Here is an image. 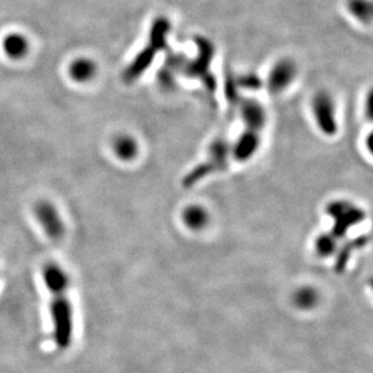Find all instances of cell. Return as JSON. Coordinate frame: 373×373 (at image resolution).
<instances>
[{
  "instance_id": "8992f818",
  "label": "cell",
  "mask_w": 373,
  "mask_h": 373,
  "mask_svg": "<svg viewBox=\"0 0 373 373\" xmlns=\"http://www.w3.org/2000/svg\"><path fill=\"white\" fill-rule=\"evenodd\" d=\"M197 44L199 46V58L190 63L183 62L181 70H183V73L185 74L194 77V78H199L202 83L207 85L209 90L214 91L215 80L209 72V66H210L211 60L214 56V48L209 43V40L202 39V38L197 39Z\"/></svg>"
},
{
  "instance_id": "d6986e66",
  "label": "cell",
  "mask_w": 373,
  "mask_h": 373,
  "mask_svg": "<svg viewBox=\"0 0 373 373\" xmlns=\"http://www.w3.org/2000/svg\"><path fill=\"white\" fill-rule=\"evenodd\" d=\"M237 83L240 84L242 88L251 89V90H256L262 86V81L256 74H247L242 77L240 79L237 80Z\"/></svg>"
},
{
  "instance_id": "52a82bcc",
  "label": "cell",
  "mask_w": 373,
  "mask_h": 373,
  "mask_svg": "<svg viewBox=\"0 0 373 373\" xmlns=\"http://www.w3.org/2000/svg\"><path fill=\"white\" fill-rule=\"evenodd\" d=\"M299 75V66L290 58H280L274 63L267 77V89L272 95L284 93Z\"/></svg>"
},
{
  "instance_id": "9c48e42d",
  "label": "cell",
  "mask_w": 373,
  "mask_h": 373,
  "mask_svg": "<svg viewBox=\"0 0 373 373\" xmlns=\"http://www.w3.org/2000/svg\"><path fill=\"white\" fill-rule=\"evenodd\" d=\"M237 105L240 108L242 122L246 130L261 132L267 123V113L259 101L255 98H239Z\"/></svg>"
},
{
  "instance_id": "7c38bea8",
  "label": "cell",
  "mask_w": 373,
  "mask_h": 373,
  "mask_svg": "<svg viewBox=\"0 0 373 373\" xmlns=\"http://www.w3.org/2000/svg\"><path fill=\"white\" fill-rule=\"evenodd\" d=\"M1 46L5 55L11 60H22L30 53V41L25 35L16 32L5 35Z\"/></svg>"
},
{
  "instance_id": "ba28073f",
  "label": "cell",
  "mask_w": 373,
  "mask_h": 373,
  "mask_svg": "<svg viewBox=\"0 0 373 373\" xmlns=\"http://www.w3.org/2000/svg\"><path fill=\"white\" fill-rule=\"evenodd\" d=\"M34 214L41 228L44 229L45 233L48 234L50 239H61L62 235L65 234V223L58 214V209L53 207L51 202L46 200L37 202Z\"/></svg>"
},
{
  "instance_id": "7a4b0ae2",
  "label": "cell",
  "mask_w": 373,
  "mask_h": 373,
  "mask_svg": "<svg viewBox=\"0 0 373 373\" xmlns=\"http://www.w3.org/2000/svg\"><path fill=\"white\" fill-rule=\"evenodd\" d=\"M326 214L332 220L331 233L342 242L348 232L356 225L362 223L366 218V212L359 205L346 199L332 200L326 207Z\"/></svg>"
},
{
  "instance_id": "8fae6325",
  "label": "cell",
  "mask_w": 373,
  "mask_h": 373,
  "mask_svg": "<svg viewBox=\"0 0 373 373\" xmlns=\"http://www.w3.org/2000/svg\"><path fill=\"white\" fill-rule=\"evenodd\" d=\"M321 303L320 291L313 285H302L292 294V306L299 312H313Z\"/></svg>"
},
{
  "instance_id": "ac0fdd59",
  "label": "cell",
  "mask_w": 373,
  "mask_h": 373,
  "mask_svg": "<svg viewBox=\"0 0 373 373\" xmlns=\"http://www.w3.org/2000/svg\"><path fill=\"white\" fill-rule=\"evenodd\" d=\"M113 147H114L115 153L122 160H131L136 157L137 150H138L136 140L126 135L119 136L114 140Z\"/></svg>"
},
{
  "instance_id": "44dd1931",
  "label": "cell",
  "mask_w": 373,
  "mask_h": 373,
  "mask_svg": "<svg viewBox=\"0 0 373 373\" xmlns=\"http://www.w3.org/2000/svg\"><path fill=\"white\" fill-rule=\"evenodd\" d=\"M365 148L369 152V155L373 157V130L369 132L365 138Z\"/></svg>"
},
{
  "instance_id": "9a60e30c",
  "label": "cell",
  "mask_w": 373,
  "mask_h": 373,
  "mask_svg": "<svg viewBox=\"0 0 373 373\" xmlns=\"http://www.w3.org/2000/svg\"><path fill=\"white\" fill-rule=\"evenodd\" d=\"M339 240L334 237L331 232L321 233L316 237L314 242V249H315L316 255L321 259H329L336 254L339 249Z\"/></svg>"
},
{
  "instance_id": "4fadbf2b",
  "label": "cell",
  "mask_w": 373,
  "mask_h": 373,
  "mask_svg": "<svg viewBox=\"0 0 373 373\" xmlns=\"http://www.w3.org/2000/svg\"><path fill=\"white\" fill-rule=\"evenodd\" d=\"M369 242V237H356V239H351L347 242H343L342 245L339 246V249L336 251V261H334V268L339 273H342L344 269L347 268L348 262L351 259L353 254L355 251L360 250L361 247L366 246Z\"/></svg>"
},
{
  "instance_id": "2e32d148",
  "label": "cell",
  "mask_w": 373,
  "mask_h": 373,
  "mask_svg": "<svg viewBox=\"0 0 373 373\" xmlns=\"http://www.w3.org/2000/svg\"><path fill=\"white\" fill-rule=\"evenodd\" d=\"M70 74L75 81L85 83L96 74V66L91 60L78 58L70 65Z\"/></svg>"
},
{
  "instance_id": "277c9868",
  "label": "cell",
  "mask_w": 373,
  "mask_h": 373,
  "mask_svg": "<svg viewBox=\"0 0 373 373\" xmlns=\"http://www.w3.org/2000/svg\"><path fill=\"white\" fill-rule=\"evenodd\" d=\"M312 113L316 126L324 136L332 137L339 131L337 110L329 91H319L313 96Z\"/></svg>"
},
{
  "instance_id": "3957f363",
  "label": "cell",
  "mask_w": 373,
  "mask_h": 373,
  "mask_svg": "<svg viewBox=\"0 0 373 373\" xmlns=\"http://www.w3.org/2000/svg\"><path fill=\"white\" fill-rule=\"evenodd\" d=\"M170 30V25L166 18H160L154 21L152 31H150V40L148 48H143L142 53L135 58V61L125 70L124 79L128 83H131L133 80L143 74L145 68L150 66L153 62L154 56L157 55L160 48H163L166 43V35Z\"/></svg>"
},
{
  "instance_id": "30bf717a",
  "label": "cell",
  "mask_w": 373,
  "mask_h": 373,
  "mask_svg": "<svg viewBox=\"0 0 373 373\" xmlns=\"http://www.w3.org/2000/svg\"><path fill=\"white\" fill-rule=\"evenodd\" d=\"M261 132L246 130L242 132L233 147V157L237 162L245 163L250 160L259 150Z\"/></svg>"
},
{
  "instance_id": "ffe728a7",
  "label": "cell",
  "mask_w": 373,
  "mask_h": 373,
  "mask_svg": "<svg viewBox=\"0 0 373 373\" xmlns=\"http://www.w3.org/2000/svg\"><path fill=\"white\" fill-rule=\"evenodd\" d=\"M364 113L366 119L373 123V86L367 90L365 96Z\"/></svg>"
},
{
  "instance_id": "5b68a950",
  "label": "cell",
  "mask_w": 373,
  "mask_h": 373,
  "mask_svg": "<svg viewBox=\"0 0 373 373\" xmlns=\"http://www.w3.org/2000/svg\"><path fill=\"white\" fill-rule=\"evenodd\" d=\"M229 153H230V145H229L228 140H216L212 148H211L210 157L207 162L199 165L198 167H195L193 171L189 172L187 175L185 181H183L185 187L189 188L194 183H198L199 181L202 180L204 177H207L212 172L224 170L225 167L228 166Z\"/></svg>"
},
{
  "instance_id": "e0dca14e",
  "label": "cell",
  "mask_w": 373,
  "mask_h": 373,
  "mask_svg": "<svg viewBox=\"0 0 373 373\" xmlns=\"http://www.w3.org/2000/svg\"><path fill=\"white\" fill-rule=\"evenodd\" d=\"M183 221L185 225L190 229H202L209 222L207 210L200 207H189L183 212Z\"/></svg>"
},
{
  "instance_id": "5bb4252c",
  "label": "cell",
  "mask_w": 373,
  "mask_h": 373,
  "mask_svg": "<svg viewBox=\"0 0 373 373\" xmlns=\"http://www.w3.org/2000/svg\"><path fill=\"white\" fill-rule=\"evenodd\" d=\"M346 9L358 22L373 25V0H346Z\"/></svg>"
},
{
  "instance_id": "7402d4cb",
  "label": "cell",
  "mask_w": 373,
  "mask_h": 373,
  "mask_svg": "<svg viewBox=\"0 0 373 373\" xmlns=\"http://www.w3.org/2000/svg\"><path fill=\"white\" fill-rule=\"evenodd\" d=\"M369 289H371V291H372V294H373V275L372 277H369Z\"/></svg>"
},
{
  "instance_id": "6da1fadb",
  "label": "cell",
  "mask_w": 373,
  "mask_h": 373,
  "mask_svg": "<svg viewBox=\"0 0 373 373\" xmlns=\"http://www.w3.org/2000/svg\"><path fill=\"white\" fill-rule=\"evenodd\" d=\"M45 284L53 294L51 316L53 321V334L58 348L70 347L73 336V312L70 299L67 297L68 277L56 264H48L44 268Z\"/></svg>"
}]
</instances>
